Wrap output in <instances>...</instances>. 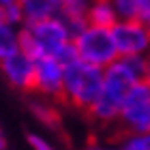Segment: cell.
<instances>
[{"instance_id":"1","label":"cell","mask_w":150,"mask_h":150,"mask_svg":"<svg viewBox=\"0 0 150 150\" xmlns=\"http://www.w3.org/2000/svg\"><path fill=\"white\" fill-rule=\"evenodd\" d=\"M144 69H146V58H116L114 62L103 69V86L97 101L88 110L97 122L112 125L118 122V116L122 110L129 90L144 79Z\"/></svg>"},{"instance_id":"2","label":"cell","mask_w":150,"mask_h":150,"mask_svg":"<svg viewBox=\"0 0 150 150\" xmlns=\"http://www.w3.org/2000/svg\"><path fill=\"white\" fill-rule=\"evenodd\" d=\"M19 47L32 58H56L62 64L73 62V32L62 17L43 19L37 24H24L19 28Z\"/></svg>"},{"instance_id":"3","label":"cell","mask_w":150,"mask_h":150,"mask_svg":"<svg viewBox=\"0 0 150 150\" xmlns=\"http://www.w3.org/2000/svg\"><path fill=\"white\" fill-rule=\"evenodd\" d=\"M101 86H103V69L86 64L75 58L73 62L64 64V81H62V97L69 105L77 110H90L97 101Z\"/></svg>"},{"instance_id":"4","label":"cell","mask_w":150,"mask_h":150,"mask_svg":"<svg viewBox=\"0 0 150 150\" xmlns=\"http://www.w3.org/2000/svg\"><path fill=\"white\" fill-rule=\"evenodd\" d=\"M73 50L77 60L99 67V69H107L118 58V52H116V45L112 39V30L97 28V26H90V24H86L79 32L73 35Z\"/></svg>"},{"instance_id":"5","label":"cell","mask_w":150,"mask_h":150,"mask_svg":"<svg viewBox=\"0 0 150 150\" xmlns=\"http://www.w3.org/2000/svg\"><path fill=\"white\" fill-rule=\"evenodd\" d=\"M125 133H150V84L137 81L129 90L118 116Z\"/></svg>"},{"instance_id":"6","label":"cell","mask_w":150,"mask_h":150,"mask_svg":"<svg viewBox=\"0 0 150 150\" xmlns=\"http://www.w3.org/2000/svg\"><path fill=\"white\" fill-rule=\"evenodd\" d=\"M112 39L120 58L150 56V32L139 19H118L112 26Z\"/></svg>"},{"instance_id":"7","label":"cell","mask_w":150,"mask_h":150,"mask_svg":"<svg viewBox=\"0 0 150 150\" xmlns=\"http://www.w3.org/2000/svg\"><path fill=\"white\" fill-rule=\"evenodd\" d=\"M0 73L6 84L17 90H35V58L22 47L0 62Z\"/></svg>"},{"instance_id":"8","label":"cell","mask_w":150,"mask_h":150,"mask_svg":"<svg viewBox=\"0 0 150 150\" xmlns=\"http://www.w3.org/2000/svg\"><path fill=\"white\" fill-rule=\"evenodd\" d=\"M64 64L56 58H37L35 60V90L47 99L62 97Z\"/></svg>"},{"instance_id":"9","label":"cell","mask_w":150,"mask_h":150,"mask_svg":"<svg viewBox=\"0 0 150 150\" xmlns=\"http://www.w3.org/2000/svg\"><path fill=\"white\" fill-rule=\"evenodd\" d=\"M19 9L24 15V24H37L43 19L60 17L62 0H22Z\"/></svg>"},{"instance_id":"10","label":"cell","mask_w":150,"mask_h":150,"mask_svg":"<svg viewBox=\"0 0 150 150\" xmlns=\"http://www.w3.org/2000/svg\"><path fill=\"white\" fill-rule=\"evenodd\" d=\"M118 22L116 9L112 4V0H92L86 13V24L97 26V28H107L112 30V26Z\"/></svg>"},{"instance_id":"11","label":"cell","mask_w":150,"mask_h":150,"mask_svg":"<svg viewBox=\"0 0 150 150\" xmlns=\"http://www.w3.org/2000/svg\"><path fill=\"white\" fill-rule=\"evenodd\" d=\"M92 0H62V13L60 17L67 22L71 32H79L86 26V13Z\"/></svg>"},{"instance_id":"12","label":"cell","mask_w":150,"mask_h":150,"mask_svg":"<svg viewBox=\"0 0 150 150\" xmlns=\"http://www.w3.org/2000/svg\"><path fill=\"white\" fill-rule=\"evenodd\" d=\"M118 19H139L144 22V17L150 11V0H112Z\"/></svg>"},{"instance_id":"13","label":"cell","mask_w":150,"mask_h":150,"mask_svg":"<svg viewBox=\"0 0 150 150\" xmlns=\"http://www.w3.org/2000/svg\"><path fill=\"white\" fill-rule=\"evenodd\" d=\"M15 50H19V28L0 22V62Z\"/></svg>"},{"instance_id":"14","label":"cell","mask_w":150,"mask_h":150,"mask_svg":"<svg viewBox=\"0 0 150 150\" xmlns=\"http://www.w3.org/2000/svg\"><path fill=\"white\" fill-rule=\"evenodd\" d=\"M118 150H150V133H125Z\"/></svg>"},{"instance_id":"15","label":"cell","mask_w":150,"mask_h":150,"mask_svg":"<svg viewBox=\"0 0 150 150\" xmlns=\"http://www.w3.org/2000/svg\"><path fill=\"white\" fill-rule=\"evenodd\" d=\"M32 114H35L37 120H41L45 127H56L58 125V112L54 110L50 103H45V101L32 103Z\"/></svg>"},{"instance_id":"16","label":"cell","mask_w":150,"mask_h":150,"mask_svg":"<svg viewBox=\"0 0 150 150\" xmlns=\"http://www.w3.org/2000/svg\"><path fill=\"white\" fill-rule=\"evenodd\" d=\"M2 13H4V22L9 26H15V28H22V26H24V15H22L19 4L9 6V9H2Z\"/></svg>"},{"instance_id":"17","label":"cell","mask_w":150,"mask_h":150,"mask_svg":"<svg viewBox=\"0 0 150 150\" xmlns=\"http://www.w3.org/2000/svg\"><path fill=\"white\" fill-rule=\"evenodd\" d=\"M28 146L32 150H56V146H54L50 139L43 137V135H39V133H30L28 135Z\"/></svg>"},{"instance_id":"18","label":"cell","mask_w":150,"mask_h":150,"mask_svg":"<svg viewBox=\"0 0 150 150\" xmlns=\"http://www.w3.org/2000/svg\"><path fill=\"white\" fill-rule=\"evenodd\" d=\"M84 150H118V146H103V144H90Z\"/></svg>"},{"instance_id":"19","label":"cell","mask_w":150,"mask_h":150,"mask_svg":"<svg viewBox=\"0 0 150 150\" xmlns=\"http://www.w3.org/2000/svg\"><path fill=\"white\" fill-rule=\"evenodd\" d=\"M19 2H22V0H0V9H9V6H15Z\"/></svg>"},{"instance_id":"20","label":"cell","mask_w":150,"mask_h":150,"mask_svg":"<svg viewBox=\"0 0 150 150\" xmlns=\"http://www.w3.org/2000/svg\"><path fill=\"white\" fill-rule=\"evenodd\" d=\"M0 150H6V137H4L2 129H0Z\"/></svg>"},{"instance_id":"21","label":"cell","mask_w":150,"mask_h":150,"mask_svg":"<svg viewBox=\"0 0 150 150\" xmlns=\"http://www.w3.org/2000/svg\"><path fill=\"white\" fill-rule=\"evenodd\" d=\"M144 24H146V28H148V32H150V11H148V15L144 17Z\"/></svg>"},{"instance_id":"22","label":"cell","mask_w":150,"mask_h":150,"mask_svg":"<svg viewBox=\"0 0 150 150\" xmlns=\"http://www.w3.org/2000/svg\"><path fill=\"white\" fill-rule=\"evenodd\" d=\"M0 22H4V13H2V9H0Z\"/></svg>"}]
</instances>
